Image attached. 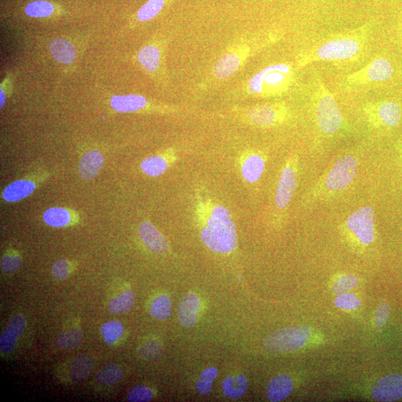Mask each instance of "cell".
<instances>
[{
	"instance_id": "14",
	"label": "cell",
	"mask_w": 402,
	"mask_h": 402,
	"mask_svg": "<svg viewBox=\"0 0 402 402\" xmlns=\"http://www.w3.org/2000/svg\"><path fill=\"white\" fill-rule=\"evenodd\" d=\"M139 234L143 244L150 252L159 254L168 252L169 247L167 240L150 222L145 221L142 223Z\"/></svg>"
},
{
	"instance_id": "28",
	"label": "cell",
	"mask_w": 402,
	"mask_h": 402,
	"mask_svg": "<svg viewBox=\"0 0 402 402\" xmlns=\"http://www.w3.org/2000/svg\"><path fill=\"white\" fill-rule=\"evenodd\" d=\"M168 0H148L133 16V20L146 23L153 20L166 6Z\"/></svg>"
},
{
	"instance_id": "18",
	"label": "cell",
	"mask_w": 402,
	"mask_h": 402,
	"mask_svg": "<svg viewBox=\"0 0 402 402\" xmlns=\"http://www.w3.org/2000/svg\"><path fill=\"white\" fill-rule=\"evenodd\" d=\"M104 157L100 150H89L80 159L78 171L84 180L89 181L94 178L103 166Z\"/></svg>"
},
{
	"instance_id": "42",
	"label": "cell",
	"mask_w": 402,
	"mask_h": 402,
	"mask_svg": "<svg viewBox=\"0 0 402 402\" xmlns=\"http://www.w3.org/2000/svg\"><path fill=\"white\" fill-rule=\"evenodd\" d=\"M390 310L388 302H383L379 304L375 315V322L377 326L382 327L388 323Z\"/></svg>"
},
{
	"instance_id": "40",
	"label": "cell",
	"mask_w": 402,
	"mask_h": 402,
	"mask_svg": "<svg viewBox=\"0 0 402 402\" xmlns=\"http://www.w3.org/2000/svg\"><path fill=\"white\" fill-rule=\"evenodd\" d=\"M201 238L203 244L207 246L212 252L219 253L221 252V247L219 240L214 234V232L208 226L202 228L201 232Z\"/></svg>"
},
{
	"instance_id": "1",
	"label": "cell",
	"mask_w": 402,
	"mask_h": 402,
	"mask_svg": "<svg viewBox=\"0 0 402 402\" xmlns=\"http://www.w3.org/2000/svg\"><path fill=\"white\" fill-rule=\"evenodd\" d=\"M359 161L351 155H344L329 168L314 189L311 195L327 196L341 192L347 189L353 182L356 176Z\"/></svg>"
},
{
	"instance_id": "16",
	"label": "cell",
	"mask_w": 402,
	"mask_h": 402,
	"mask_svg": "<svg viewBox=\"0 0 402 402\" xmlns=\"http://www.w3.org/2000/svg\"><path fill=\"white\" fill-rule=\"evenodd\" d=\"M110 103L112 109L120 113L137 112L147 109L149 106L146 97L137 94L113 96Z\"/></svg>"
},
{
	"instance_id": "11",
	"label": "cell",
	"mask_w": 402,
	"mask_h": 402,
	"mask_svg": "<svg viewBox=\"0 0 402 402\" xmlns=\"http://www.w3.org/2000/svg\"><path fill=\"white\" fill-rule=\"evenodd\" d=\"M372 396L377 401H396L402 398V375L390 374L379 379L372 390Z\"/></svg>"
},
{
	"instance_id": "37",
	"label": "cell",
	"mask_w": 402,
	"mask_h": 402,
	"mask_svg": "<svg viewBox=\"0 0 402 402\" xmlns=\"http://www.w3.org/2000/svg\"><path fill=\"white\" fill-rule=\"evenodd\" d=\"M22 264L21 256L16 252H8L1 260V270L7 274H12L19 269Z\"/></svg>"
},
{
	"instance_id": "2",
	"label": "cell",
	"mask_w": 402,
	"mask_h": 402,
	"mask_svg": "<svg viewBox=\"0 0 402 402\" xmlns=\"http://www.w3.org/2000/svg\"><path fill=\"white\" fill-rule=\"evenodd\" d=\"M292 75V69L288 65L268 66L249 79V91L258 96L278 95L289 87Z\"/></svg>"
},
{
	"instance_id": "43",
	"label": "cell",
	"mask_w": 402,
	"mask_h": 402,
	"mask_svg": "<svg viewBox=\"0 0 402 402\" xmlns=\"http://www.w3.org/2000/svg\"><path fill=\"white\" fill-rule=\"evenodd\" d=\"M161 351L159 343L155 339H150L142 346L140 350V355L145 359H153V357H157Z\"/></svg>"
},
{
	"instance_id": "29",
	"label": "cell",
	"mask_w": 402,
	"mask_h": 402,
	"mask_svg": "<svg viewBox=\"0 0 402 402\" xmlns=\"http://www.w3.org/2000/svg\"><path fill=\"white\" fill-rule=\"evenodd\" d=\"M135 302V294L131 290L124 291L114 297L109 304V310L113 315L126 313L133 307Z\"/></svg>"
},
{
	"instance_id": "24",
	"label": "cell",
	"mask_w": 402,
	"mask_h": 402,
	"mask_svg": "<svg viewBox=\"0 0 402 402\" xmlns=\"http://www.w3.org/2000/svg\"><path fill=\"white\" fill-rule=\"evenodd\" d=\"M265 168L264 157L258 154L248 156L244 161L241 172L245 180L249 183H255L260 179Z\"/></svg>"
},
{
	"instance_id": "27",
	"label": "cell",
	"mask_w": 402,
	"mask_h": 402,
	"mask_svg": "<svg viewBox=\"0 0 402 402\" xmlns=\"http://www.w3.org/2000/svg\"><path fill=\"white\" fill-rule=\"evenodd\" d=\"M83 342V333L79 327H75L60 333L56 346L61 350H75Z\"/></svg>"
},
{
	"instance_id": "44",
	"label": "cell",
	"mask_w": 402,
	"mask_h": 402,
	"mask_svg": "<svg viewBox=\"0 0 402 402\" xmlns=\"http://www.w3.org/2000/svg\"><path fill=\"white\" fill-rule=\"evenodd\" d=\"M12 76L8 75L0 86V109H1L5 106L8 95L12 92Z\"/></svg>"
},
{
	"instance_id": "31",
	"label": "cell",
	"mask_w": 402,
	"mask_h": 402,
	"mask_svg": "<svg viewBox=\"0 0 402 402\" xmlns=\"http://www.w3.org/2000/svg\"><path fill=\"white\" fill-rule=\"evenodd\" d=\"M168 166L167 160L164 157L155 155L143 160L141 169L148 176L156 177L164 174Z\"/></svg>"
},
{
	"instance_id": "3",
	"label": "cell",
	"mask_w": 402,
	"mask_h": 402,
	"mask_svg": "<svg viewBox=\"0 0 402 402\" xmlns=\"http://www.w3.org/2000/svg\"><path fill=\"white\" fill-rule=\"evenodd\" d=\"M316 121L320 130L326 135H333L341 129L343 115L334 96L323 83H320L315 96Z\"/></svg>"
},
{
	"instance_id": "5",
	"label": "cell",
	"mask_w": 402,
	"mask_h": 402,
	"mask_svg": "<svg viewBox=\"0 0 402 402\" xmlns=\"http://www.w3.org/2000/svg\"><path fill=\"white\" fill-rule=\"evenodd\" d=\"M311 329L308 326H292L277 330L264 341L265 350L270 353L299 350L309 342Z\"/></svg>"
},
{
	"instance_id": "30",
	"label": "cell",
	"mask_w": 402,
	"mask_h": 402,
	"mask_svg": "<svg viewBox=\"0 0 402 402\" xmlns=\"http://www.w3.org/2000/svg\"><path fill=\"white\" fill-rule=\"evenodd\" d=\"M43 219L47 225L52 227H66L71 221L69 210L61 208H52L43 213Z\"/></svg>"
},
{
	"instance_id": "7",
	"label": "cell",
	"mask_w": 402,
	"mask_h": 402,
	"mask_svg": "<svg viewBox=\"0 0 402 402\" xmlns=\"http://www.w3.org/2000/svg\"><path fill=\"white\" fill-rule=\"evenodd\" d=\"M344 227L348 234L363 245H371L375 240V214L370 205L355 211L348 216Z\"/></svg>"
},
{
	"instance_id": "33",
	"label": "cell",
	"mask_w": 402,
	"mask_h": 402,
	"mask_svg": "<svg viewBox=\"0 0 402 402\" xmlns=\"http://www.w3.org/2000/svg\"><path fill=\"white\" fill-rule=\"evenodd\" d=\"M122 375L123 372L119 365L110 364L97 372L96 380L103 386H113L121 380Z\"/></svg>"
},
{
	"instance_id": "25",
	"label": "cell",
	"mask_w": 402,
	"mask_h": 402,
	"mask_svg": "<svg viewBox=\"0 0 402 402\" xmlns=\"http://www.w3.org/2000/svg\"><path fill=\"white\" fill-rule=\"evenodd\" d=\"M139 63L143 69L149 74H154L159 69L161 60V52L155 45H147L138 53Z\"/></svg>"
},
{
	"instance_id": "12",
	"label": "cell",
	"mask_w": 402,
	"mask_h": 402,
	"mask_svg": "<svg viewBox=\"0 0 402 402\" xmlns=\"http://www.w3.org/2000/svg\"><path fill=\"white\" fill-rule=\"evenodd\" d=\"M287 111L280 105H258L248 111V119L260 127H271L285 120Z\"/></svg>"
},
{
	"instance_id": "15",
	"label": "cell",
	"mask_w": 402,
	"mask_h": 402,
	"mask_svg": "<svg viewBox=\"0 0 402 402\" xmlns=\"http://www.w3.org/2000/svg\"><path fill=\"white\" fill-rule=\"evenodd\" d=\"M200 307V300L195 293H190L185 295L177 308V316L180 324L186 328L194 326Z\"/></svg>"
},
{
	"instance_id": "35",
	"label": "cell",
	"mask_w": 402,
	"mask_h": 402,
	"mask_svg": "<svg viewBox=\"0 0 402 402\" xmlns=\"http://www.w3.org/2000/svg\"><path fill=\"white\" fill-rule=\"evenodd\" d=\"M359 284V277L353 274H344L339 276L333 283L332 290L334 293L339 295L354 289Z\"/></svg>"
},
{
	"instance_id": "21",
	"label": "cell",
	"mask_w": 402,
	"mask_h": 402,
	"mask_svg": "<svg viewBox=\"0 0 402 402\" xmlns=\"http://www.w3.org/2000/svg\"><path fill=\"white\" fill-rule=\"evenodd\" d=\"M243 59L234 52L221 56L213 67V74L219 79H226L236 73Z\"/></svg>"
},
{
	"instance_id": "19",
	"label": "cell",
	"mask_w": 402,
	"mask_h": 402,
	"mask_svg": "<svg viewBox=\"0 0 402 402\" xmlns=\"http://www.w3.org/2000/svg\"><path fill=\"white\" fill-rule=\"evenodd\" d=\"M52 56L60 64H73L77 57V52L73 43L65 38L54 39L49 45Z\"/></svg>"
},
{
	"instance_id": "9",
	"label": "cell",
	"mask_w": 402,
	"mask_h": 402,
	"mask_svg": "<svg viewBox=\"0 0 402 402\" xmlns=\"http://www.w3.org/2000/svg\"><path fill=\"white\" fill-rule=\"evenodd\" d=\"M298 158L291 157L282 170L278 185H277L275 203L277 209L284 210L290 203L298 181Z\"/></svg>"
},
{
	"instance_id": "34",
	"label": "cell",
	"mask_w": 402,
	"mask_h": 402,
	"mask_svg": "<svg viewBox=\"0 0 402 402\" xmlns=\"http://www.w3.org/2000/svg\"><path fill=\"white\" fill-rule=\"evenodd\" d=\"M124 333V326L118 320L107 322L101 328V334L104 342L113 345L119 341Z\"/></svg>"
},
{
	"instance_id": "6",
	"label": "cell",
	"mask_w": 402,
	"mask_h": 402,
	"mask_svg": "<svg viewBox=\"0 0 402 402\" xmlns=\"http://www.w3.org/2000/svg\"><path fill=\"white\" fill-rule=\"evenodd\" d=\"M361 49L359 41L350 37L334 39L321 45L311 51L306 57V63L316 60H342L357 55Z\"/></svg>"
},
{
	"instance_id": "38",
	"label": "cell",
	"mask_w": 402,
	"mask_h": 402,
	"mask_svg": "<svg viewBox=\"0 0 402 402\" xmlns=\"http://www.w3.org/2000/svg\"><path fill=\"white\" fill-rule=\"evenodd\" d=\"M335 305L344 310H355L361 306V302L355 293L346 292L338 295L335 300Z\"/></svg>"
},
{
	"instance_id": "17",
	"label": "cell",
	"mask_w": 402,
	"mask_h": 402,
	"mask_svg": "<svg viewBox=\"0 0 402 402\" xmlns=\"http://www.w3.org/2000/svg\"><path fill=\"white\" fill-rule=\"evenodd\" d=\"M24 12L30 17L44 19L62 15L65 10L60 5L47 0H34L26 5Z\"/></svg>"
},
{
	"instance_id": "23",
	"label": "cell",
	"mask_w": 402,
	"mask_h": 402,
	"mask_svg": "<svg viewBox=\"0 0 402 402\" xmlns=\"http://www.w3.org/2000/svg\"><path fill=\"white\" fill-rule=\"evenodd\" d=\"M36 186L29 180L16 181L8 185L3 193V198L7 202H16L30 196L34 190Z\"/></svg>"
},
{
	"instance_id": "41",
	"label": "cell",
	"mask_w": 402,
	"mask_h": 402,
	"mask_svg": "<svg viewBox=\"0 0 402 402\" xmlns=\"http://www.w3.org/2000/svg\"><path fill=\"white\" fill-rule=\"evenodd\" d=\"M71 273V265L66 259H60L52 267V274L56 279L64 280Z\"/></svg>"
},
{
	"instance_id": "20",
	"label": "cell",
	"mask_w": 402,
	"mask_h": 402,
	"mask_svg": "<svg viewBox=\"0 0 402 402\" xmlns=\"http://www.w3.org/2000/svg\"><path fill=\"white\" fill-rule=\"evenodd\" d=\"M293 383L287 375H280L271 380L267 387L266 394L268 400L276 402L287 398L292 392Z\"/></svg>"
},
{
	"instance_id": "39",
	"label": "cell",
	"mask_w": 402,
	"mask_h": 402,
	"mask_svg": "<svg viewBox=\"0 0 402 402\" xmlns=\"http://www.w3.org/2000/svg\"><path fill=\"white\" fill-rule=\"evenodd\" d=\"M153 392L146 386L133 388L127 396V400L133 402L149 401L153 398Z\"/></svg>"
},
{
	"instance_id": "32",
	"label": "cell",
	"mask_w": 402,
	"mask_h": 402,
	"mask_svg": "<svg viewBox=\"0 0 402 402\" xmlns=\"http://www.w3.org/2000/svg\"><path fill=\"white\" fill-rule=\"evenodd\" d=\"M172 309L171 299L166 294H161L152 301L150 314L157 320H164L171 315Z\"/></svg>"
},
{
	"instance_id": "36",
	"label": "cell",
	"mask_w": 402,
	"mask_h": 402,
	"mask_svg": "<svg viewBox=\"0 0 402 402\" xmlns=\"http://www.w3.org/2000/svg\"><path fill=\"white\" fill-rule=\"evenodd\" d=\"M217 375L218 370L216 368H210L203 371L196 384L197 391L203 396L208 395L212 390L213 381Z\"/></svg>"
},
{
	"instance_id": "10",
	"label": "cell",
	"mask_w": 402,
	"mask_h": 402,
	"mask_svg": "<svg viewBox=\"0 0 402 402\" xmlns=\"http://www.w3.org/2000/svg\"><path fill=\"white\" fill-rule=\"evenodd\" d=\"M392 74L393 68L390 61L386 58H379L348 76L347 82L350 85H363L384 82L390 78Z\"/></svg>"
},
{
	"instance_id": "13",
	"label": "cell",
	"mask_w": 402,
	"mask_h": 402,
	"mask_svg": "<svg viewBox=\"0 0 402 402\" xmlns=\"http://www.w3.org/2000/svg\"><path fill=\"white\" fill-rule=\"evenodd\" d=\"M26 326V320L22 314H16L9 320L0 337V351L3 354H10L14 350Z\"/></svg>"
},
{
	"instance_id": "4",
	"label": "cell",
	"mask_w": 402,
	"mask_h": 402,
	"mask_svg": "<svg viewBox=\"0 0 402 402\" xmlns=\"http://www.w3.org/2000/svg\"><path fill=\"white\" fill-rule=\"evenodd\" d=\"M216 234L221 247V253L229 254L236 248L238 235L235 223L232 220L230 211L223 205H214L210 210V216L205 220Z\"/></svg>"
},
{
	"instance_id": "22",
	"label": "cell",
	"mask_w": 402,
	"mask_h": 402,
	"mask_svg": "<svg viewBox=\"0 0 402 402\" xmlns=\"http://www.w3.org/2000/svg\"><path fill=\"white\" fill-rule=\"evenodd\" d=\"M94 368L91 357L80 355L71 360L67 368V375L71 381L78 382L86 379Z\"/></svg>"
},
{
	"instance_id": "26",
	"label": "cell",
	"mask_w": 402,
	"mask_h": 402,
	"mask_svg": "<svg viewBox=\"0 0 402 402\" xmlns=\"http://www.w3.org/2000/svg\"><path fill=\"white\" fill-rule=\"evenodd\" d=\"M222 388L225 394L230 399H236L243 397L248 388V382L244 375L228 377L223 380Z\"/></svg>"
},
{
	"instance_id": "8",
	"label": "cell",
	"mask_w": 402,
	"mask_h": 402,
	"mask_svg": "<svg viewBox=\"0 0 402 402\" xmlns=\"http://www.w3.org/2000/svg\"><path fill=\"white\" fill-rule=\"evenodd\" d=\"M369 122L375 127H396L401 119V107L396 102L384 101L369 104L364 107Z\"/></svg>"
}]
</instances>
